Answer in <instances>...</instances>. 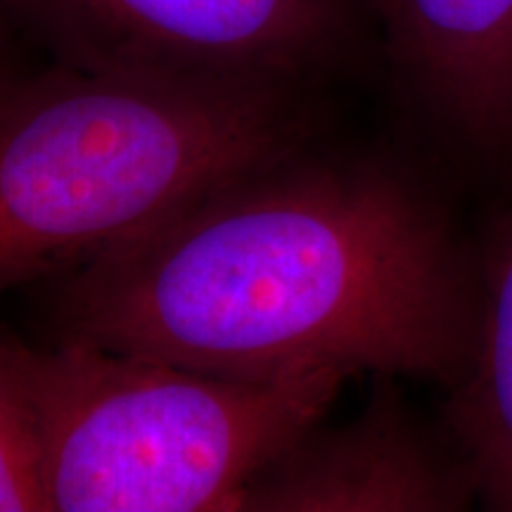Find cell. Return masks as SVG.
Wrapping results in <instances>:
<instances>
[{"label":"cell","mask_w":512,"mask_h":512,"mask_svg":"<svg viewBox=\"0 0 512 512\" xmlns=\"http://www.w3.org/2000/svg\"><path fill=\"white\" fill-rule=\"evenodd\" d=\"M55 342L230 380L463 373L477 266L430 183L306 145L50 280Z\"/></svg>","instance_id":"1"},{"label":"cell","mask_w":512,"mask_h":512,"mask_svg":"<svg viewBox=\"0 0 512 512\" xmlns=\"http://www.w3.org/2000/svg\"><path fill=\"white\" fill-rule=\"evenodd\" d=\"M318 86L91 72L0 79V292L117 252L242 171L316 143Z\"/></svg>","instance_id":"2"},{"label":"cell","mask_w":512,"mask_h":512,"mask_svg":"<svg viewBox=\"0 0 512 512\" xmlns=\"http://www.w3.org/2000/svg\"><path fill=\"white\" fill-rule=\"evenodd\" d=\"M10 361L34 420L50 512H219L318 425L349 375L230 380L79 342Z\"/></svg>","instance_id":"3"},{"label":"cell","mask_w":512,"mask_h":512,"mask_svg":"<svg viewBox=\"0 0 512 512\" xmlns=\"http://www.w3.org/2000/svg\"><path fill=\"white\" fill-rule=\"evenodd\" d=\"M17 31L91 72L323 88L361 60L363 0H8Z\"/></svg>","instance_id":"4"},{"label":"cell","mask_w":512,"mask_h":512,"mask_svg":"<svg viewBox=\"0 0 512 512\" xmlns=\"http://www.w3.org/2000/svg\"><path fill=\"white\" fill-rule=\"evenodd\" d=\"M384 377L366 411L313 425L240 491V512H458L477 501L463 456Z\"/></svg>","instance_id":"5"},{"label":"cell","mask_w":512,"mask_h":512,"mask_svg":"<svg viewBox=\"0 0 512 512\" xmlns=\"http://www.w3.org/2000/svg\"><path fill=\"white\" fill-rule=\"evenodd\" d=\"M408 110L477 155L512 152V0H363Z\"/></svg>","instance_id":"6"},{"label":"cell","mask_w":512,"mask_h":512,"mask_svg":"<svg viewBox=\"0 0 512 512\" xmlns=\"http://www.w3.org/2000/svg\"><path fill=\"white\" fill-rule=\"evenodd\" d=\"M448 437L477 501L512 512V209L477 268V313L463 373L446 403Z\"/></svg>","instance_id":"7"},{"label":"cell","mask_w":512,"mask_h":512,"mask_svg":"<svg viewBox=\"0 0 512 512\" xmlns=\"http://www.w3.org/2000/svg\"><path fill=\"white\" fill-rule=\"evenodd\" d=\"M34 420L10 361V332L0 330V512H46Z\"/></svg>","instance_id":"8"},{"label":"cell","mask_w":512,"mask_h":512,"mask_svg":"<svg viewBox=\"0 0 512 512\" xmlns=\"http://www.w3.org/2000/svg\"><path fill=\"white\" fill-rule=\"evenodd\" d=\"M15 22H12L8 0H0V79L15 69L12 64V41H15Z\"/></svg>","instance_id":"9"}]
</instances>
